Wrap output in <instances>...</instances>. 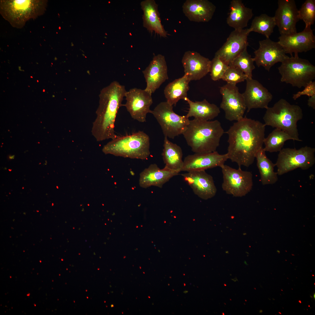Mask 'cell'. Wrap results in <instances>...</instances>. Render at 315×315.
<instances>
[{
	"instance_id": "cell-7",
	"label": "cell",
	"mask_w": 315,
	"mask_h": 315,
	"mask_svg": "<svg viewBox=\"0 0 315 315\" xmlns=\"http://www.w3.org/2000/svg\"><path fill=\"white\" fill-rule=\"evenodd\" d=\"M281 81L298 88L305 87L315 78V66L298 55L288 57L278 67Z\"/></svg>"
},
{
	"instance_id": "cell-27",
	"label": "cell",
	"mask_w": 315,
	"mask_h": 315,
	"mask_svg": "<svg viewBox=\"0 0 315 315\" xmlns=\"http://www.w3.org/2000/svg\"><path fill=\"white\" fill-rule=\"evenodd\" d=\"M162 155L165 164L164 167L179 173L181 171L183 163L182 150L180 146L170 141L166 137L164 139Z\"/></svg>"
},
{
	"instance_id": "cell-34",
	"label": "cell",
	"mask_w": 315,
	"mask_h": 315,
	"mask_svg": "<svg viewBox=\"0 0 315 315\" xmlns=\"http://www.w3.org/2000/svg\"><path fill=\"white\" fill-rule=\"evenodd\" d=\"M246 76L239 69L232 65L228 66L222 79L227 83L236 85L238 83L244 81Z\"/></svg>"
},
{
	"instance_id": "cell-5",
	"label": "cell",
	"mask_w": 315,
	"mask_h": 315,
	"mask_svg": "<svg viewBox=\"0 0 315 315\" xmlns=\"http://www.w3.org/2000/svg\"><path fill=\"white\" fill-rule=\"evenodd\" d=\"M149 136L142 131L117 136L103 146L102 151L125 158L146 160L150 154Z\"/></svg>"
},
{
	"instance_id": "cell-19",
	"label": "cell",
	"mask_w": 315,
	"mask_h": 315,
	"mask_svg": "<svg viewBox=\"0 0 315 315\" xmlns=\"http://www.w3.org/2000/svg\"><path fill=\"white\" fill-rule=\"evenodd\" d=\"M168 69L164 56L161 54L155 55L148 66L142 73L146 85V91L152 94L168 79Z\"/></svg>"
},
{
	"instance_id": "cell-37",
	"label": "cell",
	"mask_w": 315,
	"mask_h": 315,
	"mask_svg": "<svg viewBox=\"0 0 315 315\" xmlns=\"http://www.w3.org/2000/svg\"><path fill=\"white\" fill-rule=\"evenodd\" d=\"M307 105L315 109V95L309 97L308 100Z\"/></svg>"
},
{
	"instance_id": "cell-38",
	"label": "cell",
	"mask_w": 315,
	"mask_h": 315,
	"mask_svg": "<svg viewBox=\"0 0 315 315\" xmlns=\"http://www.w3.org/2000/svg\"><path fill=\"white\" fill-rule=\"evenodd\" d=\"M15 155H10L9 157V158L10 159H13L14 158Z\"/></svg>"
},
{
	"instance_id": "cell-2",
	"label": "cell",
	"mask_w": 315,
	"mask_h": 315,
	"mask_svg": "<svg viewBox=\"0 0 315 315\" xmlns=\"http://www.w3.org/2000/svg\"><path fill=\"white\" fill-rule=\"evenodd\" d=\"M126 92L125 86L117 81H113L101 90L96 117L91 130L97 141L112 139L117 136L114 131L115 122Z\"/></svg>"
},
{
	"instance_id": "cell-9",
	"label": "cell",
	"mask_w": 315,
	"mask_h": 315,
	"mask_svg": "<svg viewBox=\"0 0 315 315\" xmlns=\"http://www.w3.org/2000/svg\"><path fill=\"white\" fill-rule=\"evenodd\" d=\"M151 113L160 125L165 137L172 139L183 134L190 120L186 115L175 113L173 106L167 101L159 104Z\"/></svg>"
},
{
	"instance_id": "cell-10",
	"label": "cell",
	"mask_w": 315,
	"mask_h": 315,
	"mask_svg": "<svg viewBox=\"0 0 315 315\" xmlns=\"http://www.w3.org/2000/svg\"><path fill=\"white\" fill-rule=\"evenodd\" d=\"M220 167L223 179L222 187L227 194L241 197L250 192L253 185L251 172L243 170L240 167L236 169L225 164Z\"/></svg>"
},
{
	"instance_id": "cell-36",
	"label": "cell",
	"mask_w": 315,
	"mask_h": 315,
	"mask_svg": "<svg viewBox=\"0 0 315 315\" xmlns=\"http://www.w3.org/2000/svg\"><path fill=\"white\" fill-rule=\"evenodd\" d=\"M304 89L301 91H299L293 94V98L294 100L302 95H306L309 97L315 95V81H312L304 87Z\"/></svg>"
},
{
	"instance_id": "cell-44",
	"label": "cell",
	"mask_w": 315,
	"mask_h": 315,
	"mask_svg": "<svg viewBox=\"0 0 315 315\" xmlns=\"http://www.w3.org/2000/svg\"><path fill=\"white\" fill-rule=\"evenodd\" d=\"M30 77H31V78H33V77L32 76H31Z\"/></svg>"
},
{
	"instance_id": "cell-22",
	"label": "cell",
	"mask_w": 315,
	"mask_h": 315,
	"mask_svg": "<svg viewBox=\"0 0 315 315\" xmlns=\"http://www.w3.org/2000/svg\"><path fill=\"white\" fill-rule=\"evenodd\" d=\"M188 20L195 22H207L212 18L216 7L208 0H186L182 6Z\"/></svg>"
},
{
	"instance_id": "cell-1",
	"label": "cell",
	"mask_w": 315,
	"mask_h": 315,
	"mask_svg": "<svg viewBox=\"0 0 315 315\" xmlns=\"http://www.w3.org/2000/svg\"><path fill=\"white\" fill-rule=\"evenodd\" d=\"M265 125L246 117L236 121L226 133L228 146L226 153L228 159L239 167H248L254 162L257 152L263 148Z\"/></svg>"
},
{
	"instance_id": "cell-13",
	"label": "cell",
	"mask_w": 315,
	"mask_h": 315,
	"mask_svg": "<svg viewBox=\"0 0 315 315\" xmlns=\"http://www.w3.org/2000/svg\"><path fill=\"white\" fill-rule=\"evenodd\" d=\"M251 32L249 28L235 30L232 32L226 41L215 53L229 66L248 46V37Z\"/></svg>"
},
{
	"instance_id": "cell-33",
	"label": "cell",
	"mask_w": 315,
	"mask_h": 315,
	"mask_svg": "<svg viewBox=\"0 0 315 315\" xmlns=\"http://www.w3.org/2000/svg\"><path fill=\"white\" fill-rule=\"evenodd\" d=\"M298 17L304 22L305 27L311 26L315 20V0H306L298 10Z\"/></svg>"
},
{
	"instance_id": "cell-16",
	"label": "cell",
	"mask_w": 315,
	"mask_h": 315,
	"mask_svg": "<svg viewBox=\"0 0 315 315\" xmlns=\"http://www.w3.org/2000/svg\"><path fill=\"white\" fill-rule=\"evenodd\" d=\"M274 17L281 35L297 32L296 24L299 20L298 9L294 0H279Z\"/></svg>"
},
{
	"instance_id": "cell-40",
	"label": "cell",
	"mask_w": 315,
	"mask_h": 315,
	"mask_svg": "<svg viewBox=\"0 0 315 315\" xmlns=\"http://www.w3.org/2000/svg\"><path fill=\"white\" fill-rule=\"evenodd\" d=\"M262 310H260L259 311V312H260V313H262Z\"/></svg>"
},
{
	"instance_id": "cell-12",
	"label": "cell",
	"mask_w": 315,
	"mask_h": 315,
	"mask_svg": "<svg viewBox=\"0 0 315 315\" xmlns=\"http://www.w3.org/2000/svg\"><path fill=\"white\" fill-rule=\"evenodd\" d=\"M151 95L145 90L136 88L127 91L125 96L126 102L124 106L132 118L141 123L146 121L147 114L151 113Z\"/></svg>"
},
{
	"instance_id": "cell-14",
	"label": "cell",
	"mask_w": 315,
	"mask_h": 315,
	"mask_svg": "<svg viewBox=\"0 0 315 315\" xmlns=\"http://www.w3.org/2000/svg\"><path fill=\"white\" fill-rule=\"evenodd\" d=\"M259 43L258 48L254 52V61L258 67L262 66L268 71L275 64L281 62L289 57L278 42L268 38L259 41Z\"/></svg>"
},
{
	"instance_id": "cell-15",
	"label": "cell",
	"mask_w": 315,
	"mask_h": 315,
	"mask_svg": "<svg viewBox=\"0 0 315 315\" xmlns=\"http://www.w3.org/2000/svg\"><path fill=\"white\" fill-rule=\"evenodd\" d=\"M278 42L286 54L293 56L299 53L307 52L315 48V36L311 26L305 27L300 32L288 35H281Z\"/></svg>"
},
{
	"instance_id": "cell-39",
	"label": "cell",
	"mask_w": 315,
	"mask_h": 315,
	"mask_svg": "<svg viewBox=\"0 0 315 315\" xmlns=\"http://www.w3.org/2000/svg\"><path fill=\"white\" fill-rule=\"evenodd\" d=\"M231 280H233L235 282H236V281H238V280L237 277H235V278L233 279H231Z\"/></svg>"
},
{
	"instance_id": "cell-18",
	"label": "cell",
	"mask_w": 315,
	"mask_h": 315,
	"mask_svg": "<svg viewBox=\"0 0 315 315\" xmlns=\"http://www.w3.org/2000/svg\"><path fill=\"white\" fill-rule=\"evenodd\" d=\"M181 175L194 194L200 198L207 200L216 194L217 188L213 178L205 171L187 172Z\"/></svg>"
},
{
	"instance_id": "cell-25",
	"label": "cell",
	"mask_w": 315,
	"mask_h": 315,
	"mask_svg": "<svg viewBox=\"0 0 315 315\" xmlns=\"http://www.w3.org/2000/svg\"><path fill=\"white\" fill-rule=\"evenodd\" d=\"M253 15L252 9L245 6L241 0H232L226 22L235 30L242 29L247 27Z\"/></svg>"
},
{
	"instance_id": "cell-29",
	"label": "cell",
	"mask_w": 315,
	"mask_h": 315,
	"mask_svg": "<svg viewBox=\"0 0 315 315\" xmlns=\"http://www.w3.org/2000/svg\"><path fill=\"white\" fill-rule=\"evenodd\" d=\"M263 148L257 153L255 158L262 185L273 184L278 180V174L274 171L275 164L267 156Z\"/></svg>"
},
{
	"instance_id": "cell-43",
	"label": "cell",
	"mask_w": 315,
	"mask_h": 315,
	"mask_svg": "<svg viewBox=\"0 0 315 315\" xmlns=\"http://www.w3.org/2000/svg\"><path fill=\"white\" fill-rule=\"evenodd\" d=\"M43 92H45V90L44 89H43Z\"/></svg>"
},
{
	"instance_id": "cell-8",
	"label": "cell",
	"mask_w": 315,
	"mask_h": 315,
	"mask_svg": "<svg viewBox=\"0 0 315 315\" xmlns=\"http://www.w3.org/2000/svg\"><path fill=\"white\" fill-rule=\"evenodd\" d=\"M315 148L306 146L297 149L282 148L279 152L275 166L278 175H282L298 168L306 170L315 163Z\"/></svg>"
},
{
	"instance_id": "cell-3",
	"label": "cell",
	"mask_w": 315,
	"mask_h": 315,
	"mask_svg": "<svg viewBox=\"0 0 315 315\" xmlns=\"http://www.w3.org/2000/svg\"><path fill=\"white\" fill-rule=\"evenodd\" d=\"M224 131L218 120H190L182 134L188 145L195 153L216 151Z\"/></svg>"
},
{
	"instance_id": "cell-21",
	"label": "cell",
	"mask_w": 315,
	"mask_h": 315,
	"mask_svg": "<svg viewBox=\"0 0 315 315\" xmlns=\"http://www.w3.org/2000/svg\"><path fill=\"white\" fill-rule=\"evenodd\" d=\"M211 61L196 52H185L182 59L185 74L190 81L199 80L209 72Z\"/></svg>"
},
{
	"instance_id": "cell-31",
	"label": "cell",
	"mask_w": 315,
	"mask_h": 315,
	"mask_svg": "<svg viewBox=\"0 0 315 315\" xmlns=\"http://www.w3.org/2000/svg\"><path fill=\"white\" fill-rule=\"evenodd\" d=\"M276 26L274 17L262 14L254 18L249 28L251 32H253L260 34L264 35L266 38H268L273 32Z\"/></svg>"
},
{
	"instance_id": "cell-28",
	"label": "cell",
	"mask_w": 315,
	"mask_h": 315,
	"mask_svg": "<svg viewBox=\"0 0 315 315\" xmlns=\"http://www.w3.org/2000/svg\"><path fill=\"white\" fill-rule=\"evenodd\" d=\"M190 81L188 75L184 74L182 77L169 83L164 90L166 101L171 105L175 106L179 100H184L187 98Z\"/></svg>"
},
{
	"instance_id": "cell-11",
	"label": "cell",
	"mask_w": 315,
	"mask_h": 315,
	"mask_svg": "<svg viewBox=\"0 0 315 315\" xmlns=\"http://www.w3.org/2000/svg\"><path fill=\"white\" fill-rule=\"evenodd\" d=\"M220 92L222 97L220 107L224 111L225 118L230 121L243 118L247 108L236 85L227 83L220 87Z\"/></svg>"
},
{
	"instance_id": "cell-46",
	"label": "cell",
	"mask_w": 315,
	"mask_h": 315,
	"mask_svg": "<svg viewBox=\"0 0 315 315\" xmlns=\"http://www.w3.org/2000/svg\"><path fill=\"white\" fill-rule=\"evenodd\" d=\"M37 82H38V80H37Z\"/></svg>"
},
{
	"instance_id": "cell-6",
	"label": "cell",
	"mask_w": 315,
	"mask_h": 315,
	"mask_svg": "<svg viewBox=\"0 0 315 315\" xmlns=\"http://www.w3.org/2000/svg\"><path fill=\"white\" fill-rule=\"evenodd\" d=\"M47 2L46 0H1L0 13L12 26L20 28L28 20L42 15Z\"/></svg>"
},
{
	"instance_id": "cell-32",
	"label": "cell",
	"mask_w": 315,
	"mask_h": 315,
	"mask_svg": "<svg viewBox=\"0 0 315 315\" xmlns=\"http://www.w3.org/2000/svg\"><path fill=\"white\" fill-rule=\"evenodd\" d=\"M253 58L246 49L229 65L236 67L243 72L249 79L252 78V72L255 68Z\"/></svg>"
},
{
	"instance_id": "cell-41",
	"label": "cell",
	"mask_w": 315,
	"mask_h": 315,
	"mask_svg": "<svg viewBox=\"0 0 315 315\" xmlns=\"http://www.w3.org/2000/svg\"><path fill=\"white\" fill-rule=\"evenodd\" d=\"M313 296H314V300H315V293H314V295Z\"/></svg>"
},
{
	"instance_id": "cell-26",
	"label": "cell",
	"mask_w": 315,
	"mask_h": 315,
	"mask_svg": "<svg viewBox=\"0 0 315 315\" xmlns=\"http://www.w3.org/2000/svg\"><path fill=\"white\" fill-rule=\"evenodd\" d=\"M189 108L186 115L189 118L201 120L208 121L217 117L220 113L219 108L214 104H210L206 99L201 101L193 102L188 97L185 99Z\"/></svg>"
},
{
	"instance_id": "cell-35",
	"label": "cell",
	"mask_w": 315,
	"mask_h": 315,
	"mask_svg": "<svg viewBox=\"0 0 315 315\" xmlns=\"http://www.w3.org/2000/svg\"><path fill=\"white\" fill-rule=\"evenodd\" d=\"M228 66L219 57L215 56L211 61L209 69L211 79L215 81L222 79Z\"/></svg>"
},
{
	"instance_id": "cell-20",
	"label": "cell",
	"mask_w": 315,
	"mask_h": 315,
	"mask_svg": "<svg viewBox=\"0 0 315 315\" xmlns=\"http://www.w3.org/2000/svg\"><path fill=\"white\" fill-rule=\"evenodd\" d=\"M246 80V89L242 94L247 112L253 108H267L273 98L272 94L258 81L248 78Z\"/></svg>"
},
{
	"instance_id": "cell-23",
	"label": "cell",
	"mask_w": 315,
	"mask_h": 315,
	"mask_svg": "<svg viewBox=\"0 0 315 315\" xmlns=\"http://www.w3.org/2000/svg\"><path fill=\"white\" fill-rule=\"evenodd\" d=\"M178 174L165 167L160 169L156 164H152L140 173L139 185L144 188L151 186L162 188L172 178Z\"/></svg>"
},
{
	"instance_id": "cell-30",
	"label": "cell",
	"mask_w": 315,
	"mask_h": 315,
	"mask_svg": "<svg viewBox=\"0 0 315 315\" xmlns=\"http://www.w3.org/2000/svg\"><path fill=\"white\" fill-rule=\"evenodd\" d=\"M294 139L287 133L278 128H275L268 136L265 138L263 148L265 151L270 153L279 152L286 141Z\"/></svg>"
},
{
	"instance_id": "cell-17",
	"label": "cell",
	"mask_w": 315,
	"mask_h": 315,
	"mask_svg": "<svg viewBox=\"0 0 315 315\" xmlns=\"http://www.w3.org/2000/svg\"><path fill=\"white\" fill-rule=\"evenodd\" d=\"M228 159L227 153L220 154L216 151L195 153L185 158L181 171H205L217 167H221Z\"/></svg>"
},
{
	"instance_id": "cell-24",
	"label": "cell",
	"mask_w": 315,
	"mask_h": 315,
	"mask_svg": "<svg viewBox=\"0 0 315 315\" xmlns=\"http://www.w3.org/2000/svg\"><path fill=\"white\" fill-rule=\"evenodd\" d=\"M143 11V25L148 31L154 32L161 37L169 35L162 25L158 10V5L154 0H145L141 3Z\"/></svg>"
},
{
	"instance_id": "cell-42",
	"label": "cell",
	"mask_w": 315,
	"mask_h": 315,
	"mask_svg": "<svg viewBox=\"0 0 315 315\" xmlns=\"http://www.w3.org/2000/svg\"><path fill=\"white\" fill-rule=\"evenodd\" d=\"M299 302L300 303H301V301H300V300H299Z\"/></svg>"
},
{
	"instance_id": "cell-4",
	"label": "cell",
	"mask_w": 315,
	"mask_h": 315,
	"mask_svg": "<svg viewBox=\"0 0 315 315\" xmlns=\"http://www.w3.org/2000/svg\"><path fill=\"white\" fill-rule=\"evenodd\" d=\"M263 117L265 126L280 129L289 134L294 141H302L299 138L297 122L303 117L298 105L292 104L281 99L272 107H268Z\"/></svg>"
},
{
	"instance_id": "cell-45",
	"label": "cell",
	"mask_w": 315,
	"mask_h": 315,
	"mask_svg": "<svg viewBox=\"0 0 315 315\" xmlns=\"http://www.w3.org/2000/svg\"><path fill=\"white\" fill-rule=\"evenodd\" d=\"M9 171H11V170L9 169Z\"/></svg>"
}]
</instances>
